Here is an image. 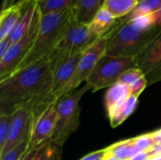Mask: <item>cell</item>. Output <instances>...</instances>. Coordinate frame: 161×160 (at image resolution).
<instances>
[{
    "mask_svg": "<svg viewBox=\"0 0 161 160\" xmlns=\"http://www.w3.org/2000/svg\"><path fill=\"white\" fill-rule=\"evenodd\" d=\"M61 146L53 141H49L40 147L33 160H60Z\"/></svg>",
    "mask_w": 161,
    "mask_h": 160,
    "instance_id": "obj_23",
    "label": "cell"
},
{
    "mask_svg": "<svg viewBox=\"0 0 161 160\" xmlns=\"http://www.w3.org/2000/svg\"><path fill=\"white\" fill-rule=\"evenodd\" d=\"M98 39L91 32L87 24L78 23L75 18L66 29L56 51L59 54H83Z\"/></svg>",
    "mask_w": 161,
    "mask_h": 160,
    "instance_id": "obj_8",
    "label": "cell"
},
{
    "mask_svg": "<svg viewBox=\"0 0 161 160\" xmlns=\"http://www.w3.org/2000/svg\"><path fill=\"white\" fill-rule=\"evenodd\" d=\"M152 135L155 141V144H161V128L152 132Z\"/></svg>",
    "mask_w": 161,
    "mask_h": 160,
    "instance_id": "obj_35",
    "label": "cell"
},
{
    "mask_svg": "<svg viewBox=\"0 0 161 160\" xmlns=\"http://www.w3.org/2000/svg\"><path fill=\"white\" fill-rule=\"evenodd\" d=\"M129 87L121 82H117L108 88L105 94V108L108 115L116 107L125 102L130 96Z\"/></svg>",
    "mask_w": 161,
    "mask_h": 160,
    "instance_id": "obj_17",
    "label": "cell"
},
{
    "mask_svg": "<svg viewBox=\"0 0 161 160\" xmlns=\"http://www.w3.org/2000/svg\"><path fill=\"white\" fill-rule=\"evenodd\" d=\"M149 159V156L147 152H140L138 153L136 156H134L132 158L129 160H148Z\"/></svg>",
    "mask_w": 161,
    "mask_h": 160,
    "instance_id": "obj_33",
    "label": "cell"
},
{
    "mask_svg": "<svg viewBox=\"0 0 161 160\" xmlns=\"http://www.w3.org/2000/svg\"><path fill=\"white\" fill-rule=\"evenodd\" d=\"M76 0H39L38 8L42 15L60 12L75 6Z\"/></svg>",
    "mask_w": 161,
    "mask_h": 160,
    "instance_id": "obj_21",
    "label": "cell"
},
{
    "mask_svg": "<svg viewBox=\"0 0 161 160\" xmlns=\"http://www.w3.org/2000/svg\"><path fill=\"white\" fill-rule=\"evenodd\" d=\"M135 60L137 67L146 76L148 85L161 81V29L148 47Z\"/></svg>",
    "mask_w": 161,
    "mask_h": 160,
    "instance_id": "obj_11",
    "label": "cell"
},
{
    "mask_svg": "<svg viewBox=\"0 0 161 160\" xmlns=\"http://www.w3.org/2000/svg\"><path fill=\"white\" fill-rule=\"evenodd\" d=\"M38 149H27V151L25 152V154L23 156V157L20 160H33L35 156H36V153H37Z\"/></svg>",
    "mask_w": 161,
    "mask_h": 160,
    "instance_id": "obj_32",
    "label": "cell"
},
{
    "mask_svg": "<svg viewBox=\"0 0 161 160\" xmlns=\"http://www.w3.org/2000/svg\"><path fill=\"white\" fill-rule=\"evenodd\" d=\"M74 18L75 13L73 8L60 12L46 15L41 14L40 25L35 41L29 53L16 71L21 70L41 58L51 56L56 51L66 29Z\"/></svg>",
    "mask_w": 161,
    "mask_h": 160,
    "instance_id": "obj_3",
    "label": "cell"
},
{
    "mask_svg": "<svg viewBox=\"0 0 161 160\" xmlns=\"http://www.w3.org/2000/svg\"><path fill=\"white\" fill-rule=\"evenodd\" d=\"M148 160H161V155H159V156H157V157H150Z\"/></svg>",
    "mask_w": 161,
    "mask_h": 160,
    "instance_id": "obj_38",
    "label": "cell"
},
{
    "mask_svg": "<svg viewBox=\"0 0 161 160\" xmlns=\"http://www.w3.org/2000/svg\"><path fill=\"white\" fill-rule=\"evenodd\" d=\"M139 103V97L135 95H130L125 102L116 107L108 115L110 125L112 127H117L122 124L128 117H130L136 110Z\"/></svg>",
    "mask_w": 161,
    "mask_h": 160,
    "instance_id": "obj_16",
    "label": "cell"
},
{
    "mask_svg": "<svg viewBox=\"0 0 161 160\" xmlns=\"http://www.w3.org/2000/svg\"><path fill=\"white\" fill-rule=\"evenodd\" d=\"M21 14L20 2L14 6L2 9L0 17V40H4L8 37L16 23L19 20Z\"/></svg>",
    "mask_w": 161,
    "mask_h": 160,
    "instance_id": "obj_18",
    "label": "cell"
},
{
    "mask_svg": "<svg viewBox=\"0 0 161 160\" xmlns=\"http://www.w3.org/2000/svg\"><path fill=\"white\" fill-rule=\"evenodd\" d=\"M117 19L105 8H102L88 24L91 32L100 39L108 35L114 27Z\"/></svg>",
    "mask_w": 161,
    "mask_h": 160,
    "instance_id": "obj_14",
    "label": "cell"
},
{
    "mask_svg": "<svg viewBox=\"0 0 161 160\" xmlns=\"http://www.w3.org/2000/svg\"><path fill=\"white\" fill-rule=\"evenodd\" d=\"M153 17L155 20V23L158 26H161V7L153 13Z\"/></svg>",
    "mask_w": 161,
    "mask_h": 160,
    "instance_id": "obj_34",
    "label": "cell"
},
{
    "mask_svg": "<svg viewBox=\"0 0 161 160\" xmlns=\"http://www.w3.org/2000/svg\"><path fill=\"white\" fill-rule=\"evenodd\" d=\"M40 21L41 12L38 9L28 31L19 41L12 43L6 55L0 58V81L10 76L29 53L38 33Z\"/></svg>",
    "mask_w": 161,
    "mask_h": 160,
    "instance_id": "obj_6",
    "label": "cell"
},
{
    "mask_svg": "<svg viewBox=\"0 0 161 160\" xmlns=\"http://www.w3.org/2000/svg\"><path fill=\"white\" fill-rule=\"evenodd\" d=\"M133 141L139 152H147L155 145V141L152 133L138 136L136 138H133Z\"/></svg>",
    "mask_w": 161,
    "mask_h": 160,
    "instance_id": "obj_26",
    "label": "cell"
},
{
    "mask_svg": "<svg viewBox=\"0 0 161 160\" xmlns=\"http://www.w3.org/2000/svg\"><path fill=\"white\" fill-rule=\"evenodd\" d=\"M105 151L107 155L113 156L123 160H129L138 153H140L134 143L133 138L116 142L107 147Z\"/></svg>",
    "mask_w": 161,
    "mask_h": 160,
    "instance_id": "obj_19",
    "label": "cell"
},
{
    "mask_svg": "<svg viewBox=\"0 0 161 160\" xmlns=\"http://www.w3.org/2000/svg\"><path fill=\"white\" fill-rule=\"evenodd\" d=\"M139 1H141V0H139Z\"/></svg>",
    "mask_w": 161,
    "mask_h": 160,
    "instance_id": "obj_40",
    "label": "cell"
},
{
    "mask_svg": "<svg viewBox=\"0 0 161 160\" xmlns=\"http://www.w3.org/2000/svg\"><path fill=\"white\" fill-rule=\"evenodd\" d=\"M14 1L15 0H4V3H3L4 6H3V8L2 9H6L8 8H10V7L14 6L15 5Z\"/></svg>",
    "mask_w": 161,
    "mask_h": 160,
    "instance_id": "obj_36",
    "label": "cell"
},
{
    "mask_svg": "<svg viewBox=\"0 0 161 160\" xmlns=\"http://www.w3.org/2000/svg\"><path fill=\"white\" fill-rule=\"evenodd\" d=\"M147 86H148V81H147V79H146V76L143 75V76L141 77L138 81H136L133 85L129 86L130 94L139 97V96L142 93V91L145 90V88H146Z\"/></svg>",
    "mask_w": 161,
    "mask_h": 160,
    "instance_id": "obj_28",
    "label": "cell"
},
{
    "mask_svg": "<svg viewBox=\"0 0 161 160\" xmlns=\"http://www.w3.org/2000/svg\"><path fill=\"white\" fill-rule=\"evenodd\" d=\"M105 155H106V151L105 149H103V150H99V151H95L91 154H88L87 156L83 157L79 160H103L105 157Z\"/></svg>",
    "mask_w": 161,
    "mask_h": 160,
    "instance_id": "obj_29",
    "label": "cell"
},
{
    "mask_svg": "<svg viewBox=\"0 0 161 160\" xmlns=\"http://www.w3.org/2000/svg\"><path fill=\"white\" fill-rule=\"evenodd\" d=\"M32 121L33 111L30 108L22 106L13 110L8 139L4 149L0 152V157L30 136Z\"/></svg>",
    "mask_w": 161,
    "mask_h": 160,
    "instance_id": "obj_10",
    "label": "cell"
},
{
    "mask_svg": "<svg viewBox=\"0 0 161 160\" xmlns=\"http://www.w3.org/2000/svg\"><path fill=\"white\" fill-rule=\"evenodd\" d=\"M55 62L53 68V88L52 93L56 100V95L62 90L73 77L82 54H59L55 51ZM57 101V100H56Z\"/></svg>",
    "mask_w": 161,
    "mask_h": 160,
    "instance_id": "obj_12",
    "label": "cell"
},
{
    "mask_svg": "<svg viewBox=\"0 0 161 160\" xmlns=\"http://www.w3.org/2000/svg\"><path fill=\"white\" fill-rule=\"evenodd\" d=\"M153 14L138 16L131 20L118 19L108 37L107 55L136 58L152 42L160 31Z\"/></svg>",
    "mask_w": 161,
    "mask_h": 160,
    "instance_id": "obj_2",
    "label": "cell"
},
{
    "mask_svg": "<svg viewBox=\"0 0 161 160\" xmlns=\"http://www.w3.org/2000/svg\"><path fill=\"white\" fill-rule=\"evenodd\" d=\"M138 4L139 0H105L103 8L118 20L131 13Z\"/></svg>",
    "mask_w": 161,
    "mask_h": 160,
    "instance_id": "obj_20",
    "label": "cell"
},
{
    "mask_svg": "<svg viewBox=\"0 0 161 160\" xmlns=\"http://www.w3.org/2000/svg\"><path fill=\"white\" fill-rule=\"evenodd\" d=\"M57 101L49 104L43 110L33 116L29 149H39L45 143L51 141L57 124Z\"/></svg>",
    "mask_w": 161,
    "mask_h": 160,
    "instance_id": "obj_9",
    "label": "cell"
},
{
    "mask_svg": "<svg viewBox=\"0 0 161 160\" xmlns=\"http://www.w3.org/2000/svg\"><path fill=\"white\" fill-rule=\"evenodd\" d=\"M103 160H123V159H120V158H118V157H113V156H109V155H105V157H104V159Z\"/></svg>",
    "mask_w": 161,
    "mask_h": 160,
    "instance_id": "obj_37",
    "label": "cell"
},
{
    "mask_svg": "<svg viewBox=\"0 0 161 160\" xmlns=\"http://www.w3.org/2000/svg\"><path fill=\"white\" fill-rule=\"evenodd\" d=\"M133 68H138L134 58L106 54L97 62L86 84L91 87L92 92L109 88L119 81L125 72Z\"/></svg>",
    "mask_w": 161,
    "mask_h": 160,
    "instance_id": "obj_5",
    "label": "cell"
},
{
    "mask_svg": "<svg viewBox=\"0 0 161 160\" xmlns=\"http://www.w3.org/2000/svg\"><path fill=\"white\" fill-rule=\"evenodd\" d=\"M149 158L161 155V144H155L149 151H147Z\"/></svg>",
    "mask_w": 161,
    "mask_h": 160,
    "instance_id": "obj_31",
    "label": "cell"
},
{
    "mask_svg": "<svg viewBox=\"0 0 161 160\" xmlns=\"http://www.w3.org/2000/svg\"><path fill=\"white\" fill-rule=\"evenodd\" d=\"M29 140L30 136L25 139L21 143H19L16 147L11 149L8 153L4 155L3 157H0V160H20L23 156L25 154V152L28 149L29 145Z\"/></svg>",
    "mask_w": 161,
    "mask_h": 160,
    "instance_id": "obj_25",
    "label": "cell"
},
{
    "mask_svg": "<svg viewBox=\"0 0 161 160\" xmlns=\"http://www.w3.org/2000/svg\"><path fill=\"white\" fill-rule=\"evenodd\" d=\"M55 57L54 52L0 81L1 104L8 106L10 112L18 107H28L35 116L56 101L52 93Z\"/></svg>",
    "mask_w": 161,
    "mask_h": 160,
    "instance_id": "obj_1",
    "label": "cell"
},
{
    "mask_svg": "<svg viewBox=\"0 0 161 160\" xmlns=\"http://www.w3.org/2000/svg\"><path fill=\"white\" fill-rule=\"evenodd\" d=\"M36 1H39V0H36Z\"/></svg>",
    "mask_w": 161,
    "mask_h": 160,
    "instance_id": "obj_39",
    "label": "cell"
},
{
    "mask_svg": "<svg viewBox=\"0 0 161 160\" xmlns=\"http://www.w3.org/2000/svg\"><path fill=\"white\" fill-rule=\"evenodd\" d=\"M20 4L21 14L19 20L8 37L11 44L19 41L28 31L39 9L36 0H21Z\"/></svg>",
    "mask_w": 161,
    "mask_h": 160,
    "instance_id": "obj_13",
    "label": "cell"
},
{
    "mask_svg": "<svg viewBox=\"0 0 161 160\" xmlns=\"http://www.w3.org/2000/svg\"><path fill=\"white\" fill-rule=\"evenodd\" d=\"M143 75H144V74L139 68H133V69H130V70L125 72L121 75L118 82L125 84V85H127L129 87V86L133 85L136 81H138Z\"/></svg>",
    "mask_w": 161,
    "mask_h": 160,
    "instance_id": "obj_27",
    "label": "cell"
},
{
    "mask_svg": "<svg viewBox=\"0 0 161 160\" xmlns=\"http://www.w3.org/2000/svg\"><path fill=\"white\" fill-rule=\"evenodd\" d=\"M90 91L91 87L85 83L84 86L72 91L57 101L58 117L51 141L62 147L76 131L80 124V100Z\"/></svg>",
    "mask_w": 161,
    "mask_h": 160,
    "instance_id": "obj_4",
    "label": "cell"
},
{
    "mask_svg": "<svg viewBox=\"0 0 161 160\" xmlns=\"http://www.w3.org/2000/svg\"><path fill=\"white\" fill-rule=\"evenodd\" d=\"M10 45H11V42L8 41V38H6L4 40H0V58H2L6 55V53L9 49Z\"/></svg>",
    "mask_w": 161,
    "mask_h": 160,
    "instance_id": "obj_30",
    "label": "cell"
},
{
    "mask_svg": "<svg viewBox=\"0 0 161 160\" xmlns=\"http://www.w3.org/2000/svg\"><path fill=\"white\" fill-rule=\"evenodd\" d=\"M105 0H76L74 8L75 18L78 23L89 24L103 8Z\"/></svg>",
    "mask_w": 161,
    "mask_h": 160,
    "instance_id": "obj_15",
    "label": "cell"
},
{
    "mask_svg": "<svg viewBox=\"0 0 161 160\" xmlns=\"http://www.w3.org/2000/svg\"><path fill=\"white\" fill-rule=\"evenodd\" d=\"M107 45L108 37L105 36L98 39L92 46H90L82 54L73 77L66 84V86L62 90H60L58 93L56 95L57 101L65 94L77 89L78 86L83 82L86 83L87 79L95 68L97 62L100 60L102 57H104L107 54Z\"/></svg>",
    "mask_w": 161,
    "mask_h": 160,
    "instance_id": "obj_7",
    "label": "cell"
},
{
    "mask_svg": "<svg viewBox=\"0 0 161 160\" xmlns=\"http://www.w3.org/2000/svg\"><path fill=\"white\" fill-rule=\"evenodd\" d=\"M161 7V0H141L131 13L124 17L125 20H131L138 16L153 14Z\"/></svg>",
    "mask_w": 161,
    "mask_h": 160,
    "instance_id": "obj_22",
    "label": "cell"
},
{
    "mask_svg": "<svg viewBox=\"0 0 161 160\" xmlns=\"http://www.w3.org/2000/svg\"><path fill=\"white\" fill-rule=\"evenodd\" d=\"M12 121V113L1 110L0 114V152L4 149L9 135Z\"/></svg>",
    "mask_w": 161,
    "mask_h": 160,
    "instance_id": "obj_24",
    "label": "cell"
}]
</instances>
